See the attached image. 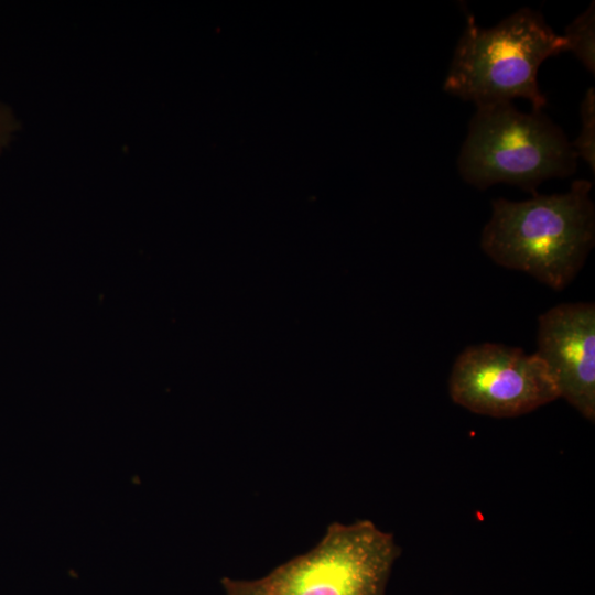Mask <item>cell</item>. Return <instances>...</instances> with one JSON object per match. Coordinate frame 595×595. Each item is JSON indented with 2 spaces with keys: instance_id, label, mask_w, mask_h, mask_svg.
<instances>
[{
  "instance_id": "5b68a950",
  "label": "cell",
  "mask_w": 595,
  "mask_h": 595,
  "mask_svg": "<svg viewBox=\"0 0 595 595\" xmlns=\"http://www.w3.org/2000/svg\"><path fill=\"white\" fill-rule=\"evenodd\" d=\"M448 392L456 404L493 418L519 416L559 399L536 354L493 343L473 345L459 354L448 378Z\"/></svg>"
},
{
  "instance_id": "6da1fadb",
  "label": "cell",
  "mask_w": 595,
  "mask_h": 595,
  "mask_svg": "<svg viewBox=\"0 0 595 595\" xmlns=\"http://www.w3.org/2000/svg\"><path fill=\"white\" fill-rule=\"evenodd\" d=\"M588 180L560 194H534L491 202L480 236L483 251L497 264L526 272L553 290L576 277L595 242V206Z\"/></svg>"
},
{
  "instance_id": "9c48e42d",
  "label": "cell",
  "mask_w": 595,
  "mask_h": 595,
  "mask_svg": "<svg viewBox=\"0 0 595 595\" xmlns=\"http://www.w3.org/2000/svg\"><path fill=\"white\" fill-rule=\"evenodd\" d=\"M18 129V121L6 105L0 102V153L10 143Z\"/></svg>"
},
{
  "instance_id": "3957f363",
  "label": "cell",
  "mask_w": 595,
  "mask_h": 595,
  "mask_svg": "<svg viewBox=\"0 0 595 595\" xmlns=\"http://www.w3.org/2000/svg\"><path fill=\"white\" fill-rule=\"evenodd\" d=\"M577 156L564 131L543 110L520 111L512 101L476 106L457 169L469 185L498 183L537 194L550 178L575 173Z\"/></svg>"
},
{
  "instance_id": "52a82bcc",
  "label": "cell",
  "mask_w": 595,
  "mask_h": 595,
  "mask_svg": "<svg viewBox=\"0 0 595 595\" xmlns=\"http://www.w3.org/2000/svg\"><path fill=\"white\" fill-rule=\"evenodd\" d=\"M565 52H571L592 75L595 74V2L580 13L562 35Z\"/></svg>"
},
{
  "instance_id": "8992f818",
  "label": "cell",
  "mask_w": 595,
  "mask_h": 595,
  "mask_svg": "<svg viewBox=\"0 0 595 595\" xmlns=\"http://www.w3.org/2000/svg\"><path fill=\"white\" fill-rule=\"evenodd\" d=\"M559 398L595 420V305L565 303L538 318L537 351Z\"/></svg>"
},
{
  "instance_id": "7a4b0ae2",
  "label": "cell",
  "mask_w": 595,
  "mask_h": 595,
  "mask_svg": "<svg viewBox=\"0 0 595 595\" xmlns=\"http://www.w3.org/2000/svg\"><path fill=\"white\" fill-rule=\"evenodd\" d=\"M563 52V36L531 8H521L491 28H482L468 15L443 90L475 106L523 98L533 110H542L548 101L538 84L539 68Z\"/></svg>"
},
{
  "instance_id": "ba28073f",
  "label": "cell",
  "mask_w": 595,
  "mask_h": 595,
  "mask_svg": "<svg viewBox=\"0 0 595 595\" xmlns=\"http://www.w3.org/2000/svg\"><path fill=\"white\" fill-rule=\"evenodd\" d=\"M581 130L571 142L577 159L581 158L595 173V89L587 88L580 106Z\"/></svg>"
},
{
  "instance_id": "277c9868",
  "label": "cell",
  "mask_w": 595,
  "mask_h": 595,
  "mask_svg": "<svg viewBox=\"0 0 595 595\" xmlns=\"http://www.w3.org/2000/svg\"><path fill=\"white\" fill-rule=\"evenodd\" d=\"M401 549L370 520L331 523L310 551L255 580L223 577L225 595H386Z\"/></svg>"
}]
</instances>
